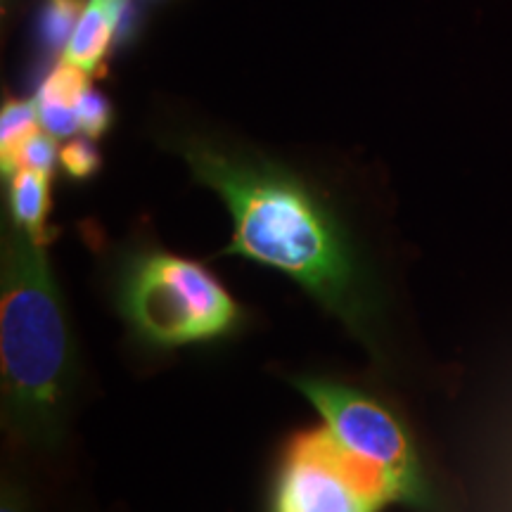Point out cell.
Masks as SVG:
<instances>
[{
	"instance_id": "1",
	"label": "cell",
	"mask_w": 512,
	"mask_h": 512,
	"mask_svg": "<svg viewBox=\"0 0 512 512\" xmlns=\"http://www.w3.org/2000/svg\"><path fill=\"white\" fill-rule=\"evenodd\" d=\"M181 150L197 181L219 192L233 216L226 254L287 273L361 342L373 344V283L328 204L264 157L204 140Z\"/></svg>"
},
{
	"instance_id": "2",
	"label": "cell",
	"mask_w": 512,
	"mask_h": 512,
	"mask_svg": "<svg viewBox=\"0 0 512 512\" xmlns=\"http://www.w3.org/2000/svg\"><path fill=\"white\" fill-rule=\"evenodd\" d=\"M0 373L8 430L31 446L60 444L79 375L76 344L46 242L17 226L3 238Z\"/></svg>"
},
{
	"instance_id": "3",
	"label": "cell",
	"mask_w": 512,
	"mask_h": 512,
	"mask_svg": "<svg viewBox=\"0 0 512 512\" xmlns=\"http://www.w3.org/2000/svg\"><path fill=\"white\" fill-rule=\"evenodd\" d=\"M117 299L128 328L157 349L216 342L233 335L242 318L238 302L207 268L164 249L128 256Z\"/></svg>"
},
{
	"instance_id": "4",
	"label": "cell",
	"mask_w": 512,
	"mask_h": 512,
	"mask_svg": "<svg viewBox=\"0 0 512 512\" xmlns=\"http://www.w3.org/2000/svg\"><path fill=\"white\" fill-rule=\"evenodd\" d=\"M294 387L323 415L337 444L387 479L399 503L427 501L418 456L401 422L380 401L328 377H294Z\"/></svg>"
},
{
	"instance_id": "5",
	"label": "cell",
	"mask_w": 512,
	"mask_h": 512,
	"mask_svg": "<svg viewBox=\"0 0 512 512\" xmlns=\"http://www.w3.org/2000/svg\"><path fill=\"white\" fill-rule=\"evenodd\" d=\"M387 503H396L387 479L320 427L292 439L275 479L271 512H380Z\"/></svg>"
},
{
	"instance_id": "6",
	"label": "cell",
	"mask_w": 512,
	"mask_h": 512,
	"mask_svg": "<svg viewBox=\"0 0 512 512\" xmlns=\"http://www.w3.org/2000/svg\"><path fill=\"white\" fill-rule=\"evenodd\" d=\"M88 72L76 64L62 62L50 72L38 91L36 107L41 126L53 138H69L79 128V102L88 91Z\"/></svg>"
},
{
	"instance_id": "7",
	"label": "cell",
	"mask_w": 512,
	"mask_h": 512,
	"mask_svg": "<svg viewBox=\"0 0 512 512\" xmlns=\"http://www.w3.org/2000/svg\"><path fill=\"white\" fill-rule=\"evenodd\" d=\"M126 0H88L72 38L64 46V62L93 72L110 50L124 19Z\"/></svg>"
},
{
	"instance_id": "8",
	"label": "cell",
	"mask_w": 512,
	"mask_h": 512,
	"mask_svg": "<svg viewBox=\"0 0 512 512\" xmlns=\"http://www.w3.org/2000/svg\"><path fill=\"white\" fill-rule=\"evenodd\" d=\"M12 226L22 228L31 238L48 242L50 176L41 171L19 169L10 176Z\"/></svg>"
},
{
	"instance_id": "9",
	"label": "cell",
	"mask_w": 512,
	"mask_h": 512,
	"mask_svg": "<svg viewBox=\"0 0 512 512\" xmlns=\"http://www.w3.org/2000/svg\"><path fill=\"white\" fill-rule=\"evenodd\" d=\"M38 107L29 100H10L5 102L3 114H0V164L3 174H12L15 157L27 140L38 131Z\"/></svg>"
},
{
	"instance_id": "10",
	"label": "cell",
	"mask_w": 512,
	"mask_h": 512,
	"mask_svg": "<svg viewBox=\"0 0 512 512\" xmlns=\"http://www.w3.org/2000/svg\"><path fill=\"white\" fill-rule=\"evenodd\" d=\"M83 12V0H48L46 12L41 17V36L48 46H67L79 24Z\"/></svg>"
},
{
	"instance_id": "11",
	"label": "cell",
	"mask_w": 512,
	"mask_h": 512,
	"mask_svg": "<svg viewBox=\"0 0 512 512\" xmlns=\"http://www.w3.org/2000/svg\"><path fill=\"white\" fill-rule=\"evenodd\" d=\"M57 162H60V152H57L55 138L50 136V133L36 131L27 143L19 147L15 164H12V174L19 169H31V171H41V174L53 176Z\"/></svg>"
},
{
	"instance_id": "12",
	"label": "cell",
	"mask_w": 512,
	"mask_h": 512,
	"mask_svg": "<svg viewBox=\"0 0 512 512\" xmlns=\"http://www.w3.org/2000/svg\"><path fill=\"white\" fill-rule=\"evenodd\" d=\"M60 164L69 178L83 181L100 169V152L91 145V140L74 138L60 150Z\"/></svg>"
},
{
	"instance_id": "13",
	"label": "cell",
	"mask_w": 512,
	"mask_h": 512,
	"mask_svg": "<svg viewBox=\"0 0 512 512\" xmlns=\"http://www.w3.org/2000/svg\"><path fill=\"white\" fill-rule=\"evenodd\" d=\"M112 124V107L107 98L88 88L79 102V128L86 138H100Z\"/></svg>"
},
{
	"instance_id": "14",
	"label": "cell",
	"mask_w": 512,
	"mask_h": 512,
	"mask_svg": "<svg viewBox=\"0 0 512 512\" xmlns=\"http://www.w3.org/2000/svg\"><path fill=\"white\" fill-rule=\"evenodd\" d=\"M0 512H34V505L22 486L5 479L3 491H0Z\"/></svg>"
}]
</instances>
